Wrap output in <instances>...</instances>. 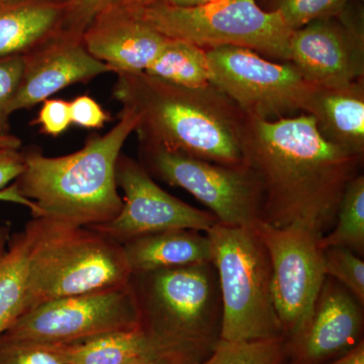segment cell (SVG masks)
<instances>
[{"label": "cell", "mask_w": 364, "mask_h": 364, "mask_svg": "<svg viewBox=\"0 0 364 364\" xmlns=\"http://www.w3.org/2000/svg\"><path fill=\"white\" fill-rule=\"evenodd\" d=\"M363 305L336 280L326 277L303 331L287 341V364H326L363 340Z\"/></svg>", "instance_id": "5bb4252c"}, {"label": "cell", "mask_w": 364, "mask_h": 364, "mask_svg": "<svg viewBox=\"0 0 364 364\" xmlns=\"http://www.w3.org/2000/svg\"><path fill=\"white\" fill-rule=\"evenodd\" d=\"M139 156L151 176L186 189L219 224L256 226L262 221V188L245 163L219 164L144 141H139Z\"/></svg>", "instance_id": "ba28073f"}, {"label": "cell", "mask_w": 364, "mask_h": 364, "mask_svg": "<svg viewBox=\"0 0 364 364\" xmlns=\"http://www.w3.org/2000/svg\"><path fill=\"white\" fill-rule=\"evenodd\" d=\"M132 275L213 262L207 234L196 230H169L146 235L123 245Z\"/></svg>", "instance_id": "d6986e66"}, {"label": "cell", "mask_w": 364, "mask_h": 364, "mask_svg": "<svg viewBox=\"0 0 364 364\" xmlns=\"http://www.w3.org/2000/svg\"><path fill=\"white\" fill-rule=\"evenodd\" d=\"M205 234L212 244L221 291L220 339L256 341L284 337L273 305L269 254L256 226L218 223Z\"/></svg>", "instance_id": "5b68a950"}, {"label": "cell", "mask_w": 364, "mask_h": 364, "mask_svg": "<svg viewBox=\"0 0 364 364\" xmlns=\"http://www.w3.org/2000/svg\"><path fill=\"white\" fill-rule=\"evenodd\" d=\"M141 327L161 338L212 352L223 306L214 263L132 275Z\"/></svg>", "instance_id": "52a82bcc"}, {"label": "cell", "mask_w": 364, "mask_h": 364, "mask_svg": "<svg viewBox=\"0 0 364 364\" xmlns=\"http://www.w3.org/2000/svg\"><path fill=\"white\" fill-rule=\"evenodd\" d=\"M33 124L40 126L41 132L58 136L70 127V102L59 98H48L43 102L39 114Z\"/></svg>", "instance_id": "f546056e"}, {"label": "cell", "mask_w": 364, "mask_h": 364, "mask_svg": "<svg viewBox=\"0 0 364 364\" xmlns=\"http://www.w3.org/2000/svg\"><path fill=\"white\" fill-rule=\"evenodd\" d=\"M348 6L291 32L289 62L314 85L336 87L364 78L363 18L352 16Z\"/></svg>", "instance_id": "4fadbf2b"}, {"label": "cell", "mask_w": 364, "mask_h": 364, "mask_svg": "<svg viewBox=\"0 0 364 364\" xmlns=\"http://www.w3.org/2000/svg\"><path fill=\"white\" fill-rule=\"evenodd\" d=\"M28 240L25 231L0 226V337L21 316L26 296Z\"/></svg>", "instance_id": "44dd1931"}, {"label": "cell", "mask_w": 364, "mask_h": 364, "mask_svg": "<svg viewBox=\"0 0 364 364\" xmlns=\"http://www.w3.org/2000/svg\"><path fill=\"white\" fill-rule=\"evenodd\" d=\"M55 346L69 364H198L210 353L161 338L142 327Z\"/></svg>", "instance_id": "e0dca14e"}, {"label": "cell", "mask_w": 364, "mask_h": 364, "mask_svg": "<svg viewBox=\"0 0 364 364\" xmlns=\"http://www.w3.org/2000/svg\"><path fill=\"white\" fill-rule=\"evenodd\" d=\"M352 0H268L267 11L282 16L291 31L298 30L311 21L338 16Z\"/></svg>", "instance_id": "d4e9b609"}, {"label": "cell", "mask_w": 364, "mask_h": 364, "mask_svg": "<svg viewBox=\"0 0 364 364\" xmlns=\"http://www.w3.org/2000/svg\"><path fill=\"white\" fill-rule=\"evenodd\" d=\"M21 147V141L18 136L7 134V135H0V149H16L20 150Z\"/></svg>", "instance_id": "d590c367"}, {"label": "cell", "mask_w": 364, "mask_h": 364, "mask_svg": "<svg viewBox=\"0 0 364 364\" xmlns=\"http://www.w3.org/2000/svg\"><path fill=\"white\" fill-rule=\"evenodd\" d=\"M286 364H287V363H286Z\"/></svg>", "instance_id": "74e56055"}, {"label": "cell", "mask_w": 364, "mask_h": 364, "mask_svg": "<svg viewBox=\"0 0 364 364\" xmlns=\"http://www.w3.org/2000/svg\"><path fill=\"white\" fill-rule=\"evenodd\" d=\"M272 263L273 305L286 340L303 331L326 274L321 237L303 227L256 225Z\"/></svg>", "instance_id": "8fae6325"}, {"label": "cell", "mask_w": 364, "mask_h": 364, "mask_svg": "<svg viewBox=\"0 0 364 364\" xmlns=\"http://www.w3.org/2000/svg\"><path fill=\"white\" fill-rule=\"evenodd\" d=\"M138 117L122 109L119 122L105 135H93L80 150L59 157L23 152L25 165L13 182L33 203V218L92 227L116 218L123 208L117 191V162Z\"/></svg>", "instance_id": "3957f363"}, {"label": "cell", "mask_w": 364, "mask_h": 364, "mask_svg": "<svg viewBox=\"0 0 364 364\" xmlns=\"http://www.w3.org/2000/svg\"><path fill=\"white\" fill-rule=\"evenodd\" d=\"M321 249L344 247L363 257L364 254V176L359 174L347 186L334 227L321 237Z\"/></svg>", "instance_id": "603a6c76"}, {"label": "cell", "mask_w": 364, "mask_h": 364, "mask_svg": "<svg viewBox=\"0 0 364 364\" xmlns=\"http://www.w3.org/2000/svg\"><path fill=\"white\" fill-rule=\"evenodd\" d=\"M141 0H112L114 4H131V2H138Z\"/></svg>", "instance_id": "8d00e7d4"}, {"label": "cell", "mask_w": 364, "mask_h": 364, "mask_svg": "<svg viewBox=\"0 0 364 364\" xmlns=\"http://www.w3.org/2000/svg\"><path fill=\"white\" fill-rule=\"evenodd\" d=\"M284 337L256 341L219 339L212 352L198 364H286Z\"/></svg>", "instance_id": "cb8c5ba5"}, {"label": "cell", "mask_w": 364, "mask_h": 364, "mask_svg": "<svg viewBox=\"0 0 364 364\" xmlns=\"http://www.w3.org/2000/svg\"><path fill=\"white\" fill-rule=\"evenodd\" d=\"M326 277L336 280L364 306V261L350 249H322Z\"/></svg>", "instance_id": "484cf974"}, {"label": "cell", "mask_w": 364, "mask_h": 364, "mask_svg": "<svg viewBox=\"0 0 364 364\" xmlns=\"http://www.w3.org/2000/svg\"><path fill=\"white\" fill-rule=\"evenodd\" d=\"M66 0H0V57L23 55L63 28Z\"/></svg>", "instance_id": "ffe728a7"}, {"label": "cell", "mask_w": 364, "mask_h": 364, "mask_svg": "<svg viewBox=\"0 0 364 364\" xmlns=\"http://www.w3.org/2000/svg\"><path fill=\"white\" fill-rule=\"evenodd\" d=\"M0 202L18 203V205H25V207L30 208L31 212L33 210V203L23 198L18 193V189L14 183L7 186L4 191H0Z\"/></svg>", "instance_id": "836d02e7"}, {"label": "cell", "mask_w": 364, "mask_h": 364, "mask_svg": "<svg viewBox=\"0 0 364 364\" xmlns=\"http://www.w3.org/2000/svg\"><path fill=\"white\" fill-rule=\"evenodd\" d=\"M166 39L139 20L124 4L114 2L93 18L82 36L91 56L116 74L145 71Z\"/></svg>", "instance_id": "2e32d148"}, {"label": "cell", "mask_w": 364, "mask_h": 364, "mask_svg": "<svg viewBox=\"0 0 364 364\" xmlns=\"http://www.w3.org/2000/svg\"><path fill=\"white\" fill-rule=\"evenodd\" d=\"M111 4L112 0H66L63 30L82 37L93 18Z\"/></svg>", "instance_id": "f1b7e54d"}, {"label": "cell", "mask_w": 364, "mask_h": 364, "mask_svg": "<svg viewBox=\"0 0 364 364\" xmlns=\"http://www.w3.org/2000/svg\"><path fill=\"white\" fill-rule=\"evenodd\" d=\"M241 148L262 188V222L303 227L318 237L334 227L345 189L363 165L364 157L325 140L306 114L246 117Z\"/></svg>", "instance_id": "6da1fadb"}, {"label": "cell", "mask_w": 364, "mask_h": 364, "mask_svg": "<svg viewBox=\"0 0 364 364\" xmlns=\"http://www.w3.org/2000/svg\"><path fill=\"white\" fill-rule=\"evenodd\" d=\"M23 68L11 112L31 109L76 83L87 82L111 67L91 56L81 36L62 28L23 55Z\"/></svg>", "instance_id": "9a60e30c"}, {"label": "cell", "mask_w": 364, "mask_h": 364, "mask_svg": "<svg viewBox=\"0 0 364 364\" xmlns=\"http://www.w3.org/2000/svg\"></svg>", "instance_id": "f35d334b"}, {"label": "cell", "mask_w": 364, "mask_h": 364, "mask_svg": "<svg viewBox=\"0 0 364 364\" xmlns=\"http://www.w3.org/2000/svg\"><path fill=\"white\" fill-rule=\"evenodd\" d=\"M326 364H364L363 339L343 355Z\"/></svg>", "instance_id": "d6a6232c"}, {"label": "cell", "mask_w": 364, "mask_h": 364, "mask_svg": "<svg viewBox=\"0 0 364 364\" xmlns=\"http://www.w3.org/2000/svg\"><path fill=\"white\" fill-rule=\"evenodd\" d=\"M304 114L328 142L364 157V78L336 87L316 85Z\"/></svg>", "instance_id": "ac0fdd59"}, {"label": "cell", "mask_w": 364, "mask_h": 364, "mask_svg": "<svg viewBox=\"0 0 364 364\" xmlns=\"http://www.w3.org/2000/svg\"><path fill=\"white\" fill-rule=\"evenodd\" d=\"M145 73L172 85L200 87L210 83L207 52L186 41H165L161 51Z\"/></svg>", "instance_id": "7402d4cb"}, {"label": "cell", "mask_w": 364, "mask_h": 364, "mask_svg": "<svg viewBox=\"0 0 364 364\" xmlns=\"http://www.w3.org/2000/svg\"><path fill=\"white\" fill-rule=\"evenodd\" d=\"M117 76L114 97L138 117L139 141L219 164H244L246 116L215 85L186 87L145 72Z\"/></svg>", "instance_id": "7a4b0ae2"}, {"label": "cell", "mask_w": 364, "mask_h": 364, "mask_svg": "<svg viewBox=\"0 0 364 364\" xmlns=\"http://www.w3.org/2000/svg\"><path fill=\"white\" fill-rule=\"evenodd\" d=\"M0 364H69L55 345L0 337Z\"/></svg>", "instance_id": "4316f807"}, {"label": "cell", "mask_w": 364, "mask_h": 364, "mask_svg": "<svg viewBox=\"0 0 364 364\" xmlns=\"http://www.w3.org/2000/svg\"><path fill=\"white\" fill-rule=\"evenodd\" d=\"M141 327L132 284L47 301L16 318L2 338L49 345L83 343Z\"/></svg>", "instance_id": "30bf717a"}, {"label": "cell", "mask_w": 364, "mask_h": 364, "mask_svg": "<svg viewBox=\"0 0 364 364\" xmlns=\"http://www.w3.org/2000/svg\"><path fill=\"white\" fill-rule=\"evenodd\" d=\"M214 1L217 0H141L138 2H154V4H168L173 6L191 7L203 6Z\"/></svg>", "instance_id": "e575fe53"}, {"label": "cell", "mask_w": 364, "mask_h": 364, "mask_svg": "<svg viewBox=\"0 0 364 364\" xmlns=\"http://www.w3.org/2000/svg\"><path fill=\"white\" fill-rule=\"evenodd\" d=\"M124 4L134 16L168 39L203 48H247L275 61L289 62L293 31L275 11L256 0H217L203 6L181 7L154 2Z\"/></svg>", "instance_id": "8992f818"}, {"label": "cell", "mask_w": 364, "mask_h": 364, "mask_svg": "<svg viewBox=\"0 0 364 364\" xmlns=\"http://www.w3.org/2000/svg\"><path fill=\"white\" fill-rule=\"evenodd\" d=\"M23 231L28 240L23 313L54 299L131 282L123 245L100 232L33 217Z\"/></svg>", "instance_id": "277c9868"}, {"label": "cell", "mask_w": 364, "mask_h": 364, "mask_svg": "<svg viewBox=\"0 0 364 364\" xmlns=\"http://www.w3.org/2000/svg\"><path fill=\"white\" fill-rule=\"evenodd\" d=\"M210 85L227 95L246 117L272 119L304 114L316 85L291 62H274L236 46L205 49Z\"/></svg>", "instance_id": "9c48e42d"}, {"label": "cell", "mask_w": 364, "mask_h": 364, "mask_svg": "<svg viewBox=\"0 0 364 364\" xmlns=\"http://www.w3.org/2000/svg\"><path fill=\"white\" fill-rule=\"evenodd\" d=\"M71 123L85 129H102L111 119L97 100L80 95L70 102Z\"/></svg>", "instance_id": "4dcf8cb0"}, {"label": "cell", "mask_w": 364, "mask_h": 364, "mask_svg": "<svg viewBox=\"0 0 364 364\" xmlns=\"http://www.w3.org/2000/svg\"><path fill=\"white\" fill-rule=\"evenodd\" d=\"M23 165V152L16 149H0V191L21 176Z\"/></svg>", "instance_id": "1f68e13d"}, {"label": "cell", "mask_w": 364, "mask_h": 364, "mask_svg": "<svg viewBox=\"0 0 364 364\" xmlns=\"http://www.w3.org/2000/svg\"><path fill=\"white\" fill-rule=\"evenodd\" d=\"M117 188L124 191L123 208L116 218L87 227L124 245L146 235L169 230L205 232L218 220L208 210H198L160 188L140 162L119 155L117 162Z\"/></svg>", "instance_id": "7c38bea8"}, {"label": "cell", "mask_w": 364, "mask_h": 364, "mask_svg": "<svg viewBox=\"0 0 364 364\" xmlns=\"http://www.w3.org/2000/svg\"><path fill=\"white\" fill-rule=\"evenodd\" d=\"M23 55L0 57V135L11 134V105L23 75Z\"/></svg>", "instance_id": "83f0119b"}]
</instances>
